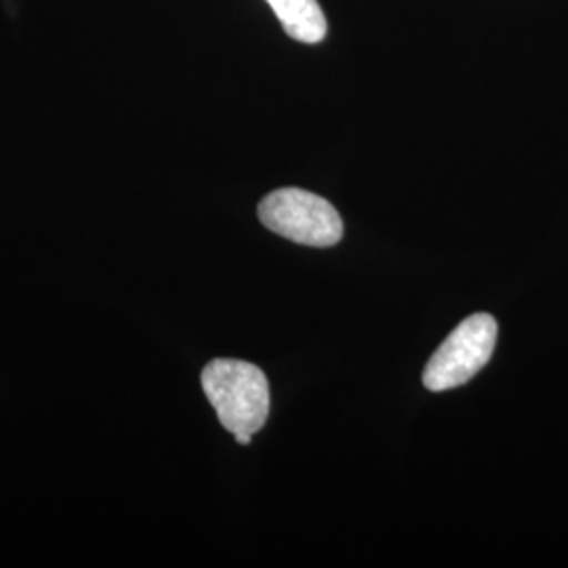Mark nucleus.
<instances>
[{
	"instance_id": "3",
	"label": "nucleus",
	"mask_w": 568,
	"mask_h": 568,
	"mask_svg": "<svg viewBox=\"0 0 568 568\" xmlns=\"http://www.w3.org/2000/svg\"><path fill=\"white\" fill-rule=\"evenodd\" d=\"M497 321L490 314H474L448 335L429 358L424 371V386L429 392H445L467 384L488 365L497 344Z\"/></svg>"
},
{
	"instance_id": "2",
	"label": "nucleus",
	"mask_w": 568,
	"mask_h": 568,
	"mask_svg": "<svg viewBox=\"0 0 568 568\" xmlns=\"http://www.w3.org/2000/svg\"><path fill=\"white\" fill-rule=\"evenodd\" d=\"M260 220L274 234L305 246H333L344 239V222L333 204L300 187H281L260 203Z\"/></svg>"
},
{
	"instance_id": "4",
	"label": "nucleus",
	"mask_w": 568,
	"mask_h": 568,
	"mask_svg": "<svg viewBox=\"0 0 568 568\" xmlns=\"http://www.w3.org/2000/svg\"><path fill=\"white\" fill-rule=\"evenodd\" d=\"M278 21L283 23L284 32L305 44H316L325 41L326 18L318 0H265Z\"/></svg>"
},
{
	"instance_id": "1",
	"label": "nucleus",
	"mask_w": 568,
	"mask_h": 568,
	"mask_svg": "<svg viewBox=\"0 0 568 568\" xmlns=\"http://www.w3.org/2000/svg\"><path fill=\"white\" fill-rule=\"evenodd\" d=\"M204 394L232 434H257L270 415V384L260 366L215 358L204 366Z\"/></svg>"
},
{
	"instance_id": "5",
	"label": "nucleus",
	"mask_w": 568,
	"mask_h": 568,
	"mask_svg": "<svg viewBox=\"0 0 568 568\" xmlns=\"http://www.w3.org/2000/svg\"><path fill=\"white\" fill-rule=\"evenodd\" d=\"M234 438H236V443H241V445H248L251 443V434H234Z\"/></svg>"
}]
</instances>
